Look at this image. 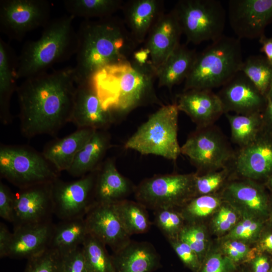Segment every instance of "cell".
<instances>
[{
    "instance_id": "6da1fadb",
    "label": "cell",
    "mask_w": 272,
    "mask_h": 272,
    "mask_svg": "<svg viewBox=\"0 0 272 272\" xmlns=\"http://www.w3.org/2000/svg\"><path fill=\"white\" fill-rule=\"evenodd\" d=\"M76 89L74 67L25 79L16 92L22 134L32 138L57 134L70 122Z\"/></svg>"
},
{
    "instance_id": "7a4b0ae2",
    "label": "cell",
    "mask_w": 272,
    "mask_h": 272,
    "mask_svg": "<svg viewBox=\"0 0 272 272\" xmlns=\"http://www.w3.org/2000/svg\"><path fill=\"white\" fill-rule=\"evenodd\" d=\"M156 71L141 48L127 60L107 65L91 81L104 109L115 122L138 107L163 104L154 87Z\"/></svg>"
},
{
    "instance_id": "3957f363",
    "label": "cell",
    "mask_w": 272,
    "mask_h": 272,
    "mask_svg": "<svg viewBox=\"0 0 272 272\" xmlns=\"http://www.w3.org/2000/svg\"><path fill=\"white\" fill-rule=\"evenodd\" d=\"M77 32L78 46L74 67L77 85L91 81L107 65L129 59L138 46L123 20L113 16L85 20Z\"/></svg>"
},
{
    "instance_id": "277c9868",
    "label": "cell",
    "mask_w": 272,
    "mask_h": 272,
    "mask_svg": "<svg viewBox=\"0 0 272 272\" xmlns=\"http://www.w3.org/2000/svg\"><path fill=\"white\" fill-rule=\"evenodd\" d=\"M74 18L69 15L51 20L38 40L25 43L18 56V79L46 73L76 54L78 38L73 26Z\"/></svg>"
},
{
    "instance_id": "5b68a950",
    "label": "cell",
    "mask_w": 272,
    "mask_h": 272,
    "mask_svg": "<svg viewBox=\"0 0 272 272\" xmlns=\"http://www.w3.org/2000/svg\"><path fill=\"white\" fill-rule=\"evenodd\" d=\"M243 61L240 39L223 35L197 53L183 91L222 87L240 71Z\"/></svg>"
},
{
    "instance_id": "8992f818",
    "label": "cell",
    "mask_w": 272,
    "mask_h": 272,
    "mask_svg": "<svg viewBox=\"0 0 272 272\" xmlns=\"http://www.w3.org/2000/svg\"><path fill=\"white\" fill-rule=\"evenodd\" d=\"M179 111L175 103L163 104L139 127L124 148L176 161L181 154L177 138Z\"/></svg>"
},
{
    "instance_id": "52a82bcc",
    "label": "cell",
    "mask_w": 272,
    "mask_h": 272,
    "mask_svg": "<svg viewBox=\"0 0 272 272\" xmlns=\"http://www.w3.org/2000/svg\"><path fill=\"white\" fill-rule=\"evenodd\" d=\"M58 172L43 154L26 145H1V177L19 189L51 183Z\"/></svg>"
},
{
    "instance_id": "ba28073f",
    "label": "cell",
    "mask_w": 272,
    "mask_h": 272,
    "mask_svg": "<svg viewBox=\"0 0 272 272\" xmlns=\"http://www.w3.org/2000/svg\"><path fill=\"white\" fill-rule=\"evenodd\" d=\"M173 10L187 43L199 44L223 35L227 13L218 0H180Z\"/></svg>"
},
{
    "instance_id": "9c48e42d",
    "label": "cell",
    "mask_w": 272,
    "mask_h": 272,
    "mask_svg": "<svg viewBox=\"0 0 272 272\" xmlns=\"http://www.w3.org/2000/svg\"><path fill=\"white\" fill-rule=\"evenodd\" d=\"M195 173L156 175L134 188L135 198L146 208H181L195 197Z\"/></svg>"
},
{
    "instance_id": "30bf717a",
    "label": "cell",
    "mask_w": 272,
    "mask_h": 272,
    "mask_svg": "<svg viewBox=\"0 0 272 272\" xmlns=\"http://www.w3.org/2000/svg\"><path fill=\"white\" fill-rule=\"evenodd\" d=\"M197 173L219 170L230 165L235 152L221 131L213 125L197 127L181 146Z\"/></svg>"
},
{
    "instance_id": "8fae6325",
    "label": "cell",
    "mask_w": 272,
    "mask_h": 272,
    "mask_svg": "<svg viewBox=\"0 0 272 272\" xmlns=\"http://www.w3.org/2000/svg\"><path fill=\"white\" fill-rule=\"evenodd\" d=\"M51 8L46 0H1L0 30L10 39L21 41L27 33L50 22Z\"/></svg>"
},
{
    "instance_id": "7c38bea8",
    "label": "cell",
    "mask_w": 272,
    "mask_h": 272,
    "mask_svg": "<svg viewBox=\"0 0 272 272\" xmlns=\"http://www.w3.org/2000/svg\"><path fill=\"white\" fill-rule=\"evenodd\" d=\"M97 171L77 180L65 182L56 179L52 183L53 212L62 220L84 217L94 202Z\"/></svg>"
},
{
    "instance_id": "4fadbf2b",
    "label": "cell",
    "mask_w": 272,
    "mask_h": 272,
    "mask_svg": "<svg viewBox=\"0 0 272 272\" xmlns=\"http://www.w3.org/2000/svg\"><path fill=\"white\" fill-rule=\"evenodd\" d=\"M227 16L238 38L259 39L272 22V0H230Z\"/></svg>"
},
{
    "instance_id": "5bb4252c",
    "label": "cell",
    "mask_w": 272,
    "mask_h": 272,
    "mask_svg": "<svg viewBox=\"0 0 272 272\" xmlns=\"http://www.w3.org/2000/svg\"><path fill=\"white\" fill-rule=\"evenodd\" d=\"M52 183L20 189L15 194V227L50 221L53 214Z\"/></svg>"
},
{
    "instance_id": "9a60e30c",
    "label": "cell",
    "mask_w": 272,
    "mask_h": 272,
    "mask_svg": "<svg viewBox=\"0 0 272 272\" xmlns=\"http://www.w3.org/2000/svg\"><path fill=\"white\" fill-rule=\"evenodd\" d=\"M217 95L225 114L261 113L266 104L265 97L241 71L222 86Z\"/></svg>"
},
{
    "instance_id": "2e32d148",
    "label": "cell",
    "mask_w": 272,
    "mask_h": 272,
    "mask_svg": "<svg viewBox=\"0 0 272 272\" xmlns=\"http://www.w3.org/2000/svg\"><path fill=\"white\" fill-rule=\"evenodd\" d=\"M88 234L116 252L131 240L115 211L113 204L94 202L84 217Z\"/></svg>"
},
{
    "instance_id": "e0dca14e",
    "label": "cell",
    "mask_w": 272,
    "mask_h": 272,
    "mask_svg": "<svg viewBox=\"0 0 272 272\" xmlns=\"http://www.w3.org/2000/svg\"><path fill=\"white\" fill-rule=\"evenodd\" d=\"M182 34L173 9L165 12L153 26L144 42L143 49L156 71L180 44Z\"/></svg>"
},
{
    "instance_id": "ac0fdd59",
    "label": "cell",
    "mask_w": 272,
    "mask_h": 272,
    "mask_svg": "<svg viewBox=\"0 0 272 272\" xmlns=\"http://www.w3.org/2000/svg\"><path fill=\"white\" fill-rule=\"evenodd\" d=\"M230 167L242 177L251 180L272 175V138L261 133L252 143L235 152Z\"/></svg>"
},
{
    "instance_id": "d6986e66",
    "label": "cell",
    "mask_w": 272,
    "mask_h": 272,
    "mask_svg": "<svg viewBox=\"0 0 272 272\" xmlns=\"http://www.w3.org/2000/svg\"><path fill=\"white\" fill-rule=\"evenodd\" d=\"M70 122L78 128L106 130L115 122L112 115L102 106L92 81L77 85Z\"/></svg>"
},
{
    "instance_id": "ffe728a7",
    "label": "cell",
    "mask_w": 272,
    "mask_h": 272,
    "mask_svg": "<svg viewBox=\"0 0 272 272\" xmlns=\"http://www.w3.org/2000/svg\"><path fill=\"white\" fill-rule=\"evenodd\" d=\"M221 195L223 201L233 207L241 218L262 220L268 215L267 197L261 187L251 180L232 181L225 185Z\"/></svg>"
},
{
    "instance_id": "44dd1931",
    "label": "cell",
    "mask_w": 272,
    "mask_h": 272,
    "mask_svg": "<svg viewBox=\"0 0 272 272\" xmlns=\"http://www.w3.org/2000/svg\"><path fill=\"white\" fill-rule=\"evenodd\" d=\"M175 103L179 111L189 116L197 127L213 125L224 113L219 96L212 90L183 91L177 95Z\"/></svg>"
},
{
    "instance_id": "7402d4cb",
    "label": "cell",
    "mask_w": 272,
    "mask_h": 272,
    "mask_svg": "<svg viewBox=\"0 0 272 272\" xmlns=\"http://www.w3.org/2000/svg\"><path fill=\"white\" fill-rule=\"evenodd\" d=\"M123 22L130 36L139 46L144 43L149 32L165 13L162 0H129L121 10Z\"/></svg>"
},
{
    "instance_id": "603a6c76",
    "label": "cell",
    "mask_w": 272,
    "mask_h": 272,
    "mask_svg": "<svg viewBox=\"0 0 272 272\" xmlns=\"http://www.w3.org/2000/svg\"><path fill=\"white\" fill-rule=\"evenodd\" d=\"M54 225L51 221L16 226L7 257L29 259L49 247Z\"/></svg>"
},
{
    "instance_id": "cb8c5ba5",
    "label": "cell",
    "mask_w": 272,
    "mask_h": 272,
    "mask_svg": "<svg viewBox=\"0 0 272 272\" xmlns=\"http://www.w3.org/2000/svg\"><path fill=\"white\" fill-rule=\"evenodd\" d=\"M111 259L115 272H153L160 264L159 254L147 242L130 241L114 252Z\"/></svg>"
},
{
    "instance_id": "d4e9b609",
    "label": "cell",
    "mask_w": 272,
    "mask_h": 272,
    "mask_svg": "<svg viewBox=\"0 0 272 272\" xmlns=\"http://www.w3.org/2000/svg\"><path fill=\"white\" fill-rule=\"evenodd\" d=\"M91 128H80L62 138L47 143L42 153L56 170L67 171L78 153L90 140L95 131Z\"/></svg>"
},
{
    "instance_id": "484cf974",
    "label": "cell",
    "mask_w": 272,
    "mask_h": 272,
    "mask_svg": "<svg viewBox=\"0 0 272 272\" xmlns=\"http://www.w3.org/2000/svg\"><path fill=\"white\" fill-rule=\"evenodd\" d=\"M135 187L118 171L115 160L108 158L97 171L95 182L94 202L113 204L125 199Z\"/></svg>"
},
{
    "instance_id": "4316f807",
    "label": "cell",
    "mask_w": 272,
    "mask_h": 272,
    "mask_svg": "<svg viewBox=\"0 0 272 272\" xmlns=\"http://www.w3.org/2000/svg\"><path fill=\"white\" fill-rule=\"evenodd\" d=\"M18 56L10 45L0 37V120L4 125L13 120L10 104L18 87Z\"/></svg>"
},
{
    "instance_id": "83f0119b",
    "label": "cell",
    "mask_w": 272,
    "mask_h": 272,
    "mask_svg": "<svg viewBox=\"0 0 272 272\" xmlns=\"http://www.w3.org/2000/svg\"><path fill=\"white\" fill-rule=\"evenodd\" d=\"M111 146L110 135L106 130H96L78 153L67 172L73 177L80 178L98 170Z\"/></svg>"
},
{
    "instance_id": "f1b7e54d",
    "label": "cell",
    "mask_w": 272,
    "mask_h": 272,
    "mask_svg": "<svg viewBox=\"0 0 272 272\" xmlns=\"http://www.w3.org/2000/svg\"><path fill=\"white\" fill-rule=\"evenodd\" d=\"M197 53L180 44L156 71L159 87L171 89L185 81L193 66Z\"/></svg>"
},
{
    "instance_id": "f546056e",
    "label": "cell",
    "mask_w": 272,
    "mask_h": 272,
    "mask_svg": "<svg viewBox=\"0 0 272 272\" xmlns=\"http://www.w3.org/2000/svg\"><path fill=\"white\" fill-rule=\"evenodd\" d=\"M88 234L84 217L62 220L54 226L49 247L65 254L82 246Z\"/></svg>"
},
{
    "instance_id": "4dcf8cb0",
    "label": "cell",
    "mask_w": 272,
    "mask_h": 272,
    "mask_svg": "<svg viewBox=\"0 0 272 272\" xmlns=\"http://www.w3.org/2000/svg\"><path fill=\"white\" fill-rule=\"evenodd\" d=\"M124 229L130 236L148 232L151 226L146 208L138 201L123 199L113 204Z\"/></svg>"
},
{
    "instance_id": "1f68e13d",
    "label": "cell",
    "mask_w": 272,
    "mask_h": 272,
    "mask_svg": "<svg viewBox=\"0 0 272 272\" xmlns=\"http://www.w3.org/2000/svg\"><path fill=\"white\" fill-rule=\"evenodd\" d=\"M233 143L240 148L254 142L261 133L264 123L260 113L248 114L226 113Z\"/></svg>"
},
{
    "instance_id": "d6a6232c",
    "label": "cell",
    "mask_w": 272,
    "mask_h": 272,
    "mask_svg": "<svg viewBox=\"0 0 272 272\" xmlns=\"http://www.w3.org/2000/svg\"><path fill=\"white\" fill-rule=\"evenodd\" d=\"M124 3L122 0H66L63 5L70 15L88 20L113 16L121 10Z\"/></svg>"
},
{
    "instance_id": "836d02e7",
    "label": "cell",
    "mask_w": 272,
    "mask_h": 272,
    "mask_svg": "<svg viewBox=\"0 0 272 272\" xmlns=\"http://www.w3.org/2000/svg\"><path fill=\"white\" fill-rule=\"evenodd\" d=\"M266 96L272 86V65L262 55H251L243 60L240 70Z\"/></svg>"
},
{
    "instance_id": "e575fe53",
    "label": "cell",
    "mask_w": 272,
    "mask_h": 272,
    "mask_svg": "<svg viewBox=\"0 0 272 272\" xmlns=\"http://www.w3.org/2000/svg\"><path fill=\"white\" fill-rule=\"evenodd\" d=\"M221 195L216 193L193 197L180 208L185 222L200 223L215 214L223 202Z\"/></svg>"
},
{
    "instance_id": "d590c367",
    "label": "cell",
    "mask_w": 272,
    "mask_h": 272,
    "mask_svg": "<svg viewBox=\"0 0 272 272\" xmlns=\"http://www.w3.org/2000/svg\"><path fill=\"white\" fill-rule=\"evenodd\" d=\"M89 272H115L106 245L88 234L82 245Z\"/></svg>"
},
{
    "instance_id": "8d00e7d4",
    "label": "cell",
    "mask_w": 272,
    "mask_h": 272,
    "mask_svg": "<svg viewBox=\"0 0 272 272\" xmlns=\"http://www.w3.org/2000/svg\"><path fill=\"white\" fill-rule=\"evenodd\" d=\"M176 208H162L154 211V222L168 240L178 238L185 225L180 211Z\"/></svg>"
},
{
    "instance_id": "74e56055",
    "label": "cell",
    "mask_w": 272,
    "mask_h": 272,
    "mask_svg": "<svg viewBox=\"0 0 272 272\" xmlns=\"http://www.w3.org/2000/svg\"><path fill=\"white\" fill-rule=\"evenodd\" d=\"M178 238L190 247L197 254L202 264L208 253V239L205 227L201 223L187 222Z\"/></svg>"
},
{
    "instance_id": "f35d334b",
    "label": "cell",
    "mask_w": 272,
    "mask_h": 272,
    "mask_svg": "<svg viewBox=\"0 0 272 272\" xmlns=\"http://www.w3.org/2000/svg\"><path fill=\"white\" fill-rule=\"evenodd\" d=\"M231 170L228 166L219 170L201 174L195 173L194 180L195 197L215 193L224 185Z\"/></svg>"
},
{
    "instance_id": "ab89813d",
    "label": "cell",
    "mask_w": 272,
    "mask_h": 272,
    "mask_svg": "<svg viewBox=\"0 0 272 272\" xmlns=\"http://www.w3.org/2000/svg\"><path fill=\"white\" fill-rule=\"evenodd\" d=\"M263 229L261 219L242 217L235 226L224 237V240H236L246 243L256 241Z\"/></svg>"
},
{
    "instance_id": "60d3db41",
    "label": "cell",
    "mask_w": 272,
    "mask_h": 272,
    "mask_svg": "<svg viewBox=\"0 0 272 272\" xmlns=\"http://www.w3.org/2000/svg\"><path fill=\"white\" fill-rule=\"evenodd\" d=\"M24 272H62V255L49 247L28 259Z\"/></svg>"
},
{
    "instance_id": "b9f144b4",
    "label": "cell",
    "mask_w": 272,
    "mask_h": 272,
    "mask_svg": "<svg viewBox=\"0 0 272 272\" xmlns=\"http://www.w3.org/2000/svg\"><path fill=\"white\" fill-rule=\"evenodd\" d=\"M221 251L236 265L249 262L258 252L250 248L247 243L236 240H224Z\"/></svg>"
},
{
    "instance_id": "7bdbcfd3",
    "label": "cell",
    "mask_w": 272,
    "mask_h": 272,
    "mask_svg": "<svg viewBox=\"0 0 272 272\" xmlns=\"http://www.w3.org/2000/svg\"><path fill=\"white\" fill-rule=\"evenodd\" d=\"M241 219L238 213L229 203L223 201L212 220L214 231L218 234L228 233Z\"/></svg>"
},
{
    "instance_id": "ee69618b",
    "label": "cell",
    "mask_w": 272,
    "mask_h": 272,
    "mask_svg": "<svg viewBox=\"0 0 272 272\" xmlns=\"http://www.w3.org/2000/svg\"><path fill=\"white\" fill-rule=\"evenodd\" d=\"M237 265L221 251L206 255L199 272H236Z\"/></svg>"
},
{
    "instance_id": "f6af8a7d",
    "label": "cell",
    "mask_w": 272,
    "mask_h": 272,
    "mask_svg": "<svg viewBox=\"0 0 272 272\" xmlns=\"http://www.w3.org/2000/svg\"><path fill=\"white\" fill-rule=\"evenodd\" d=\"M168 241L185 266L192 272H199L201 262L189 245L178 238Z\"/></svg>"
},
{
    "instance_id": "bcb514c9",
    "label": "cell",
    "mask_w": 272,
    "mask_h": 272,
    "mask_svg": "<svg viewBox=\"0 0 272 272\" xmlns=\"http://www.w3.org/2000/svg\"><path fill=\"white\" fill-rule=\"evenodd\" d=\"M61 255L62 272H89L82 246Z\"/></svg>"
},
{
    "instance_id": "7dc6e473",
    "label": "cell",
    "mask_w": 272,
    "mask_h": 272,
    "mask_svg": "<svg viewBox=\"0 0 272 272\" xmlns=\"http://www.w3.org/2000/svg\"><path fill=\"white\" fill-rule=\"evenodd\" d=\"M15 194L10 188L0 182V217L13 223L14 220Z\"/></svg>"
},
{
    "instance_id": "c3c4849f",
    "label": "cell",
    "mask_w": 272,
    "mask_h": 272,
    "mask_svg": "<svg viewBox=\"0 0 272 272\" xmlns=\"http://www.w3.org/2000/svg\"><path fill=\"white\" fill-rule=\"evenodd\" d=\"M265 253L258 252L249 261L252 272H269L272 261Z\"/></svg>"
},
{
    "instance_id": "681fc988",
    "label": "cell",
    "mask_w": 272,
    "mask_h": 272,
    "mask_svg": "<svg viewBox=\"0 0 272 272\" xmlns=\"http://www.w3.org/2000/svg\"><path fill=\"white\" fill-rule=\"evenodd\" d=\"M255 248L259 253H272V227L261 232Z\"/></svg>"
},
{
    "instance_id": "f907efd6",
    "label": "cell",
    "mask_w": 272,
    "mask_h": 272,
    "mask_svg": "<svg viewBox=\"0 0 272 272\" xmlns=\"http://www.w3.org/2000/svg\"><path fill=\"white\" fill-rule=\"evenodd\" d=\"M12 238V233L10 232L7 226L3 223H0V257H7Z\"/></svg>"
},
{
    "instance_id": "816d5d0a",
    "label": "cell",
    "mask_w": 272,
    "mask_h": 272,
    "mask_svg": "<svg viewBox=\"0 0 272 272\" xmlns=\"http://www.w3.org/2000/svg\"><path fill=\"white\" fill-rule=\"evenodd\" d=\"M258 39L261 44L260 51L265 54V57L272 65V37H267L264 34Z\"/></svg>"
},
{
    "instance_id": "f5cc1de1",
    "label": "cell",
    "mask_w": 272,
    "mask_h": 272,
    "mask_svg": "<svg viewBox=\"0 0 272 272\" xmlns=\"http://www.w3.org/2000/svg\"><path fill=\"white\" fill-rule=\"evenodd\" d=\"M265 98L266 104L262 115L264 123L272 127V86Z\"/></svg>"
},
{
    "instance_id": "db71d44e",
    "label": "cell",
    "mask_w": 272,
    "mask_h": 272,
    "mask_svg": "<svg viewBox=\"0 0 272 272\" xmlns=\"http://www.w3.org/2000/svg\"><path fill=\"white\" fill-rule=\"evenodd\" d=\"M270 177L268 181V184L271 187H272V175Z\"/></svg>"
},
{
    "instance_id": "11a10c76",
    "label": "cell",
    "mask_w": 272,
    "mask_h": 272,
    "mask_svg": "<svg viewBox=\"0 0 272 272\" xmlns=\"http://www.w3.org/2000/svg\"><path fill=\"white\" fill-rule=\"evenodd\" d=\"M269 272H272V265H271V267L270 268V269L269 270Z\"/></svg>"
}]
</instances>
